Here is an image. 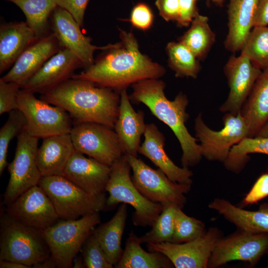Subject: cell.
<instances>
[{"label": "cell", "mask_w": 268, "mask_h": 268, "mask_svg": "<svg viewBox=\"0 0 268 268\" xmlns=\"http://www.w3.org/2000/svg\"><path fill=\"white\" fill-rule=\"evenodd\" d=\"M121 43L106 52L85 70L71 78L86 80L117 92L130 85L148 79H159L166 70L139 50L131 32L120 30Z\"/></svg>", "instance_id": "obj_1"}, {"label": "cell", "mask_w": 268, "mask_h": 268, "mask_svg": "<svg viewBox=\"0 0 268 268\" xmlns=\"http://www.w3.org/2000/svg\"><path fill=\"white\" fill-rule=\"evenodd\" d=\"M40 99L66 110L74 124L92 122L114 129L120 93L91 81L70 78L41 94Z\"/></svg>", "instance_id": "obj_2"}, {"label": "cell", "mask_w": 268, "mask_h": 268, "mask_svg": "<svg viewBox=\"0 0 268 268\" xmlns=\"http://www.w3.org/2000/svg\"><path fill=\"white\" fill-rule=\"evenodd\" d=\"M132 85L133 91L129 96L130 100L146 105L154 116L174 133L182 150L183 167L198 164L202 157L200 145L186 126L189 118L186 112L189 103L186 95L180 92L173 100H168L164 93L165 83L158 79H145Z\"/></svg>", "instance_id": "obj_3"}, {"label": "cell", "mask_w": 268, "mask_h": 268, "mask_svg": "<svg viewBox=\"0 0 268 268\" xmlns=\"http://www.w3.org/2000/svg\"><path fill=\"white\" fill-rule=\"evenodd\" d=\"M111 168L105 188L109 194L106 209L113 208L120 203L130 204L135 210L133 224L136 226L152 227L162 210V204L150 201L135 187L131 175L132 169L125 155Z\"/></svg>", "instance_id": "obj_4"}, {"label": "cell", "mask_w": 268, "mask_h": 268, "mask_svg": "<svg viewBox=\"0 0 268 268\" xmlns=\"http://www.w3.org/2000/svg\"><path fill=\"white\" fill-rule=\"evenodd\" d=\"M51 256L41 231L12 218L0 215V260L33 267Z\"/></svg>", "instance_id": "obj_5"}, {"label": "cell", "mask_w": 268, "mask_h": 268, "mask_svg": "<svg viewBox=\"0 0 268 268\" xmlns=\"http://www.w3.org/2000/svg\"><path fill=\"white\" fill-rule=\"evenodd\" d=\"M38 185L51 200L60 219H76L106 209L105 193L91 195L64 176L42 177Z\"/></svg>", "instance_id": "obj_6"}, {"label": "cell", "mask_w": 268, "mask_h": 268, "mask_svg": "<svg viewBox=\"0 0 268 268\" xmlns=\"http://www.w3.org/2000/svg\"><path fill=\"white\" fill-rule=\"evenodd\" d=\"M100 222L99 213L76 219H60L41 230L57 268H70L86 239Z\"/></svg>", "instance_id": "obj_7"}, {"label": "cell", "mask_w": 268, "mask_h": 268, "mask_svg": "<svg viewBox=\"0 0 268 268\" xmlns=\"http://www.w3.org/2000/svg\"><path fill=\"white\" fill-rule=\"evenodd\" d=\"M18 109L26 120V131L32 136L44 139L52 135L70 134L72 118L64 109L36 97L21 88L17 96Z\"/></svg>", "instance_id": "obj_8"}, {"label": "cell", "mask_w": 268, "mask_h": 268, "mask_svg": "<svg viewBox=\"0 0 268 268\" xmlns=\"http://www.w3.org/2000/svg\"><path fill=\"white\" fill-rule=\"evenodd\" d=\"M222 122L223 128L216 131L205 124L201 113L195 120L196 138L200 141L202 157L208 160L224 163L232 147L249 136L247 125L240 112L225 113Z\"/></svg>", "instance_id": "obj_9"}, {"label": "cell", "mask_w": 268, "mask_h": 268, "mask_svg": "<svg viewBox=\"0 0 268 268\" xmlns=\"http://www.w3.org/2000/svg\"><path fill=\"white\" fill-rule=\"evenodd\" d=\"M38 139L29 135L26 129L17 137L14 157L7 165L9 179L3 195L4 205L38 185L42 177L36 160Z\"/></svg>", "instance_id": "obj_10"}, {"label": "cell", "mask_w": 268, "mask_h": 268, "mask_svg": "<svg viewBox=\"0 0 268 268\" xmlns=\"http://www.w3.org/2000/svg\"><path fill=\"white\" fill-rule=\"evenodd\" d=\"M125 155L133 171V183L142 195L154 202H172L183 207L191 185L174 182L160 169L152 168L137 157Z\"/></svg>", "instance_id": "obj_11"}, {"label": "cell", "mask_w": 268, "mask_h": 268, "mask_svg": "<svg viewBox=\"0 0 268 268\" xmlns=\"http://www.w3.org/2000/svg\"><path fill=\"white\" fill-rule=\"evenodd\" d=\"M70 135L75 150L109 166L124 155L115 130L105 125L74 124Z\"/></svg>", "instance_id": "obj_12"}, {"label": "cell", "mask_w": 268, "mask_h": 268, "mask_svg": "<svg viewBox=\"0 0 268 268\" xmlns=\"http://www.w3.org/2000/svg\"><path fill=\"white\" fill-rule=\"evenodd\" d=\"M268 250V233L239 230L216 243L209 258L207 268L219 267L239 260L256 264Z\"/></svg>", "instance_id": "obj_13"}, {"label": "cell", "mask_w": 268, "mask_h": 268, "mask_svg": "<svg viewBox=\"0 0 268 268\" xmlns=\"http://www.w3.org/2000/svg\"><path fill=\"white\" fill-rule=\"evenodd\" d=\"M220 238L218 229L211 227L206 233L188 242L149 243L146 246L148 251L164 254L176 268H205Z\"/></svg>", "instance_id": "obj_14"}, {"label": "cell", "mask_w": 268, "mask_h": 268, "mask_svg": "<svg viewBox=\"0 0 268 268\" xmlns=\"http://www.w3.org/2000/svg\"><path fill=\"white\" fill-rule=\"evenodd\" d=\"M5 212L12 218L40 230L51 227L60 220L51 200L38 185L6 206Z\"/></svg>", "instance_id": "obj_15"}, {"label": "cell", "mask_w": 268, "mask_h": 268, "mask_svg": "<svg viewBox=\"0 0 268 268\" xmlns=\"http://www.w3.org/2000/svg\"><path fill=\"white\" fill-rule=\"evenodd\" d=\"M52 33L60 46L74 54L86 68L94 62V53L98 50H106L117 46L119 43L98 47L91 44V38L85 36L80 25L66 10L58 6L50 17Z\"/></svg>", "instance_id": "obj_16"}, {"label": "cell", "mask_w": 268, "mask_h": 268, "mask_svg": "<svg viewBox=\"0 0 268 268\" xmlns=\"http://www.w3.org/2000/svg\"><path fill=\"white\" fill-rule=\"evenodd\" d=\"M262 72L245 55L241 53L238 56H231L224 67L229 92L220 111L239 113Z\"/></svg>", "instance_id": "obj_17"}, {"label": "cell", "mask_w": 268, "mask_h": 268, "mask_svg": "<svg viewBox=\"0 0 268 268\" xmlns=\"http://www.w3.org/2000/svg\"><path fill=\"white\" fill-rule=\"evenodd\" d=\"M62 48L52 32L38 38L17 59L9 70L1 78L22 86L53 55Z\"/></svg>", "instance_id": "obj_18"}, {"label": "cell", "mask_w": 268, "mask_h": 268, "mask_svg": "<svg viewBox=\"0 0 268 268\" xmlns=\"http://www.w3.org/2000/svg\"><path fill=\"white\" fill-rule=\"evenodd\" d=\"M83 66L74 54L62 48L21 88L34 93H44L71 78L75 70Z\"/></svg>", "instance_id": "obj_19"}, {"label": "cell", "mask_w": 268, "mask_h": 268, "mask_svg": "<svg viewBox=\"0 0 268 268\" xmlns=\"http://www.w3.org/2000/svg\"><path fill=\"white\" fill-rule=\"evenodd\" d=\"M111 168L75 150L70 157L63 176L93 196L105 192Z\"/></svg>", "instance_id": "obj_20"}, {"label": "cell", "mask_w": 268, "mask_h": 268, "mask_svg": "<svg viewBox=\"0 0 268 268\" xmlns=\"http://www.w3.org/2000/svg\"><path fill=\"white\" fill-rule=\"evenodd\" d=\"M144 140L138 153L149 159L173 182L191 185L193 175L188 167L177 166L164 150L165 137L153 123L146 124L143 134Z\"/></svg>", "instance_id": "obj_21"}, {"label": "cell", "mask_w": 268, "mask_h": 268, "mask_svg": "<svg viewBox=\"0 0 268 268\" xmlns=\"http://www.w3.org/2000/svg\"><path fill=\"white\" fill-rule=\"evenodd\" d=\"M126 89L120 92L119 115L114 129L124 155L137 157L140 138L146 124L142 111L136 112L133 108Z\"/></svg>", "instance_id": "obj_22"}, {"label": "cell", "mask_w": 268, "mask_h": 268, "mask_svg": "<svg viewBox=\"0 0 268 268\" xmlns=\"http://www.w3.org/2000/svg\"><path fill=\"white\" fill-rule=\"evenodd\" d=\"M75 151L70 134L43 139L36 158L42 177L63 176L66 166Z\"/></svg>", "instance_id": "obj_23"}, {"label": "cell", "mask_w": 268, "mask_h": 268, "mask_svg": "<svg viewBox=\"0 0 268 268\" xmlns=\"http://www.w3.org/2000/svg\"><path fill=\"white\" fill-rule=\"evenodd\" d=\"M37 39L26 21L1 23L0 26V73L11 67L23 51Z\"/></svg>", "instance_id": "obj_24"}, {"label": "cell", "mask_w": 268, "mask_h": 268, "mask_svg": "<svg viewBox=\"0 0 268 268\" xmlns=\"http://www.w3.org/2000/svg\"><path fill=\"white\" fill-rule=\"evenodd\" d=\"M228 31L225 48L231 52L241 50L253 28L258 0H228Z\"/></svg>", "instance_id": "obj_25"}, {"label": "cell", "mask_w": 268, "mask_h": 268, "mask_svg": "<svg viewBox=\"0 0 268 268\" xmlns=\"http://www.w3.org/2000/svg\"><path fill=\"white\" fill-rule=\"evenodd\" d=\"M208 207L217 211L233 223L239 230L268 233V203L256 211L243 209L222 199H215Z\"/></svg>", "instance_id": "obj_26"}, {"label": "cell", "mask_w": 268, "mask_h": 268, "mask_svg": "<svg viewBox=\"0 0 268 268\" xmlns=\"http://www.w3.org/2000/svg\"><path fill=\"white\" fill-rule=\"evenodd\" d=\"M240 113L247 125L248 137H255L268 120V68L257 79Z\"/></svg>", "instance_id": "obj_27"}, {"label": "cell", "mask_w": 268, "mask_h": 268, "mask_svg": "<svg viewBox=\"0 0 268 268\" xmlns=\"http://www.w3.org/2000/svg\"><path fill=\"white\" fill-rule=\"evenodd\" d=\"M127 215L126 204L121 203L109 221L94 228L92 231L109 261L114 266L119 261L123 252L121 243Z\"/></svg>", "instance_id": "obj_28"}, {"label": "cell", "mask_w": 268, "mask_h": 268, "mask_svg": "<svg viewBox=\"0 0 268 268\" xmlns=\"http://www.w3.org/2000/svg\"><path fill=\"white\" fill-rule=\"evenodd\" d=\"M139 237L132 231L126 241L125 249L116 268H170L173 264L159 252H146L142 248Z\"/></svg>", "instance_id": "obj_29"}, {"label": "cell", "mask_w": 268, "mask_h": 268, "mask_svg": "<svg viewBox=\"0 0 268 268\" xmlns=\"http://www.w3.org/2000/svg\"><path fill=\"white\" fill-rule=\"evenodd\" d=\"M13 3L23 12L26 22L39 38L49 33V19L57 7L56 0H4Z\"/></svg>", "instance_id": "obj_30"}, {"label": "cell", "mask_w": 268, "mask_h": 268, "mask_svg": "<svg viewBox=\"0 0 268 268\" xmlns=\"http://www.w3.org/2000/svg\"><path fill=\"white\" fill-rule=\"evenodd\" d=\"M214 40L215 34L209 25L208 17L198 14L179 41L187 46L197 59H201L209 51Z\"/></svg>", "instance_id": "obj_31"}, {"label": "cell", "mask_w": 268, "mask_h": 268, "mask_svg": "<svg viewBox=\"0 0 268 268\" xmlns=\"http://www.w3.org/2000/svg\"><path fill=\"white\" fill-rule=\"evenodd\" d=\"M262 153L268 155V137H246L234 145L224 162L229 171L238 173L249 160L248 154Z\"/></svg>", "instance_id": "obj_32"}, {"label": "cell", "mask_w": 268, "mask_h": 268, "mask_svg": "<svg viewBox=\"0 0 268 268\" xmlns=\"http://www.w3.org/2000/svg\"><path fill=\"white\" fill-rule=\"evenodd\" d=\"M169 65L177 77L196 78L200 70L197 58L193 52L181 42H172L166 47Z\"/></svg>", "instance_id": "obj_33"}, {"label": "cell", "mask_w": 268, "mask_h": 268, "mask_svg": "<svg viewBox=\"0 0 268 268\" xmlns=\"http://www.w3.org/2000/svg\"><path fill=\"white\" fill-rule=\"evenodd\" d=\"M161 212L151 227V229L139 237L141 244L171 242L175 227V219L178 208H182L172 202L162 203Z\"/></svg>", "instance_id": "obj_34"}, {"label": "cell", "mask_w": 268, "mask_h": 268, "mask_svg": "<svg viewBox=\"0 0 268 268\" xmlns=\"http://www.w3.org/2000/svg\"><path fill=\"white\" fill-rule=\"evenodd\" d=\"M241 51L261 69L268 68V26L253 27Z\"/></svg>", "instance_id": "obj_35"}, {"label": "cell", "mask_w": 268, "mask_h": 268, "mask_svg": "<svg viewBox=\"0 0 268 268\" xmlns=\"http://www.w3.org/2000/svg\"><path fill=\"white\" fill-rule=\"evenodd\" d=\"M8 117L0 129V175H1L8 163L7 151L11 140L17 137L25 129L26 120L19 109L8 113Z\"/></svg>", "instance_id": "obj_36"}, {"label": "cell", "mask_w": 268, "mask_h": 268, "mask_svg": "<svg viewBox=\"0 0 268 268\" xmlns=\"http://www.w3.org/2000/svg\"><path fill=\"white\" fill-rule=\"evenodd\" d=\"M178 208L175 219V227L172 243H183L193 241L203 234V222L186 215Z\"/></svg>", "instance_id": "obj_37"}, {"label": "cell", "mask_w": 268, "mask_h": 268, "mask_svg": "<svg viewBox=\"0 0 268 268\" xmlns=\"http://www.w3.org/2000/svg\"><path fill=\"white\" fill-rule=\"evenodd\" d=\"M80 251L85 267L87 268H112L114 267L92 232Z\"/></svg>", "instance_id": "obj_38"}, {"label": "cell", "mask_w": 268, "mask_h": 268, "mask_svg": "<svg viewBox=\"0 0 268 268\" xmlns=\"http://www.w3.org/2000/svg\"><path fill=\"white\" fill-rule=\"evenodd\" d=\"M21 89L18 83L0 78V115L18 109L17 96Z\"/></svg>", "instance_id": "obj_39"}, {"label": "cell", "mask_w": 268, "mask_h": 268, "mask_svg": "<svg viewBox=\"0 0 268 268\" xmlns=\"http://www.w3.org/2000/svg\"><path fill=\"white\" fill-rule=\"evenodd\" d=\"M153 18L151 8L146 4L140 2L133 8L130 21L134 27L146 30L152 25Z\"/></svg>", "instance_id": "obj_40"}, {"label": "cell", "mask_w": 268, "mask_h": 268, "mask_svg": "<svg viewBox=\"0 0 268 268\" xmlns=\"http://www.w3.org/2000/svg\"><path fill=\"white\" fill-rule=\"evenodd\" d=\"M268 196V173L262 175L256 181L243 201V205L257 203Z\"/></svg>", "instance_id": "obj_41"}, {"label": "cell", "mask_w": 268, "mask_h": 268, "mask_svg": "<svg viewBox=\"0 0 268 268\" xmlns=\"http://www.w3.org/2000/svg\"><path fill=\"white\" fill-rule=\"evenodd\" d=\"M89 0H56L59 6L68 11L76 21L82 26L85 9Z\"/></svg>", "instance_id": "obj_42"}, {"label": "cell", "mask_w": 268, "mask_h": 268, "mask_svg": "<svg viewBox=\"0 0 268 268\" xmlns=\"http://www.w3.org/2000/svg\"><path fill=\"white\" fill-rule=\"evenodd\" d=\"M179 15L176 21L182 26H188L199 14L196 0H179Z\"/></svg>", "instance_id": "obj_43"}, {"label": "cell", "mask_w": 268, "mask_h": 268, "mask_svg": "<svg viewBox=\"0 0 268 268\" xmlns=\"http://www.w3.org/2000/svg\"><path fill=\"white\" fill-rule=\"evenodd\" d=\"M155 5L160 16L166 21H177L179 15V0H156Z\"/></svg>", "instance_id": "obj_44"}, {"label": "cell", "mask_w": 268, "mask_h": 268, "mask_svg": "<svg viewBox=\"0 0 268 268\" xmlns=\"http://www.w3.org/2000/svg\"><path fill=\"white\" fill-rule=\"evenodd\" d=\"M268 26V0H258L253 27Z\"/></svg>", "instance_id": "obj_45"}, {"label": "cell", "mask_w": 268, "mask_h": 268, "mask_svg": "<svg viewBox=\"0 0 268 268\" xmlns=\"http://www.w3.org/2000/svg\"><path fill=\"white\" fill-rule=\"evenodd\" d=\"M0 268H29V267L23 264L16 262L0 260Z\"/></svg>", "instance_id": "obj_46"}, {"label": "cell", "mask_w": 268, "mask_h": 268, "mask_svg": "<svg viewBox=\"0 0 268 268\" xmlns=\"http://www.w3.org/2000/svg\"><path fill=\"white\" fill-rule=\"evenodd\" d=\"M255 136L268 137V120L260 130Z\"/></svg>", "instance_id": "obj_47"}, {"label": "cell", "mask_w": 268, "mask_h": 268, "mask_svg": "<svg viewBox=\"0 0 268 268\" xmlns=\"http://www.w3.org/2000/svg\"><path fill=\"white\" fill-rule=\"evenodd\" d=\"M72 267L74 268H85L82 257H78L77 258H74L72 264Z\"/></svg>", "instance_id": "obj_48"}, {"label": "cell", "mask_w": 268, "mask_h": 268, "mask_svg": "<svg viewBox=\"0 0 268 268\" xmlns=\"http://www.w3.org/2000/svg\"><path fill=\"white\" fill-rule=\"evenodd\" d=\"M212 0L213 2L219 5H221L223 1V0Z\"/></svg>", "instance_id": "obj_49"}, {"label": "cell", "mask_w": 268, "mask_h": 268, "mask_svg": "<svg viewBox=\"0 0 268 268\" xmlns=\"http://www.w3.org/2000/svg\"><path fill=\"white\" fill-rule=\"evenodd\" d=\"M267 268H268V265Z\"/></svg>", "instance_id": "obj_50"}]
</instances>
